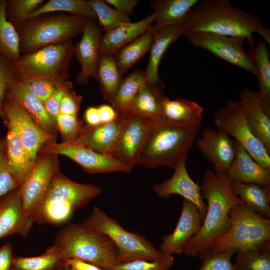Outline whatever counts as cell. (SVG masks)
Here are the masks:
<instances>
[{
	"label": "cell",
	"mask_w": 270,
	"mask_h": 270,
	"mask_svg": "<svg viewBox=\"0 0 270 270\" xmlns=\"http://www.w3.org/2000/svg\"><path fill=\"white\" fill-rule=\"evenodd\" d=\"M200 128V126L176 125L162 118L152 121L138 165L150 168H174L182 161H186Z\"/></svg>",
	"instance_id": "cell-3"
},
{
	"label": "cell",
	"mask_w": 270,
	"mask_h": 270,
	"mask_svg": "<svg viewBox=\"0 0 270 270\" xmlns=\"http://www.w3.org/2000/svg\"><path fill=\"white\" fill-rule=\"evenodd\" d=\"M102 124L114 122L118 117V113L114 108L108 104H102L98 107Z\"/></svg>",
	"instance_id": "cell-52"
},
{
	"label": "cell",
	"mask_w": 270,
	"mask_h": 270,
	"mask_svg": "<svg viewBox=\"0 0 270 270\" xmlns=\"http://www.w3.org/2000/svg\"><path fill=\"white\" fill-rule=\"evenodd\" d=\"M42 154L66 156L90 174L122 172L128 173L132 168L114 157L100 154L72 141L56 143L50 142L40 149Z\"/></svg>",
	"instance_id": "cell-12"
},
{
	"label": "cell",
	"mask_w": 270,
	"mask_h": 270,
	"mask_svg": "<svg viewBox=\"0 0 270 270\" xmlns=\"http://www.w3.org/2000/svg\"><path fill=\"white\" fill-rule=\"evenodd\" d=\"M106 2L119 12L129 16L133 13L139 2L136 0H106Z\"/></svg>",
	"instance_id": "cell-51"
},
{
	"label": "cell",
	"mask_w": 270,
	"mask_h": 270,
	"mask_svg": "<svg viewBox=\"0 0 270 270\" xmlns=\"http://www.w3.org/2000/svg\"><path fill=\"white\" fill-rule=\"evenodd\" d=\"M234 194L262 216L270 217V186L232 181Z\"/></svg>",
	"instance_id": "cell-31"
},
{
	"label": "cell",
	"mask_w": 270,
	"mask_h": 270,
	"mask_svg": "<svg viewBox=\"0 0 270 270\" xmlns=\"http://www.w3.org/2000/svg\"><path fill=\"white\" fill-rule=\"evenodd\" d=\"M146 81L145 72L136 70L123 78L110 101L118 113L128 112L139 90Z\"/></svg>",
	"instance_id": "cell-33"
},
{
	"label": "cell",
	"mask_w": 270,
	"mask_h": 270,
	"mask_svg": "<svg viewBox=\"0 0 270 270\" xmlns=\"http://www.w3.org/2000/svg\"><path fill=\"white\" fill-rule=\"evenodd\" d=\"M16 78L12 61L0 55V118L6 125V119L4 110V104L8 90Z\"/></svg>",
	"instance_id": "cell-42"
},
{
	"label": "cell",
	"mask_w": 270,
	"mask_h": 270,
	"mask_svg": "<svg viewBox=\"0 0 270 270\" xmlns=\"http://www.w3.org/2000/svg\"><path fill=\"white\" fill-rule=\"evenodd\" d=\"M256 67L260 96L266 103L270 104V60L269 50L265 42L260 40L256 46L250 48Z\"/></svg>",
	"instance_id": "cell-36"
},
{
	"label": "cell",
	"mask_w": 270,
	"mask_h": 270,
	"mask_svg": "<svg viewBox=\"0 0 270 270\" xmlns=\"http://www.w3.org/2000/svg\"><path fill=\"white\" fill-rule=\"evenodd\" d=\"M182 25L184 35L205 32L242 37L252 48L254 46L253 34L256 33L270 44V30L260 19L232 6L228 0H199Z\"/></svg>",
	"instance_id": "cell-2"
},
{
	"label": "cell",
	"mask_w": 270,
	"mask_h": 270,
	"mask_svg": "<svg viewBox=\"0 0 270 270\" xmlns=\"http://www.w3.org/2000/svg\"><path fill=\"white\" fill-rule=\"evenodd\" d=\"M82 96L74 92H66L61 100L60 114L77 116Z\"/></svg>",
	"instance_id": "cell-49"
},
{
	"label": "cell",
	"mask_w": 270,
	"mask_h": 270,
	"mask_svg": "<svg viewBox=\"0 0 270 270\" xmlns=\"http://www.w3.org/2000/svg\"><path fill=\"white\" fill-rule=\"evenodd\" d=\"M154 34V32L150 27L142 34L114 54L122 76L150 50Z\"/></svg>",
	"instance_id": "cell-32"
},
{
	"label": "cell",
	"mask_w": 270,
	"mask_h": 270,
	"mask_svg": "<svg viewBox=\"0 0 270 270\" xmlns=\"http://www.w3.org/2000/svg\"><path fill=\"white\" fill-rule=\"evenodd\" d=\"M82 32L80 40L73 48L81 66L76 79L80 85L86 84L90 77L97 79L99 48L102 36V28L91 19L86 20Z\"/></svg>",
	"instance_id": "cell-17"
},
{
	"label": "cell",
	"mask_w": 270,
	"mask_h": 270,
	"mask_svg": "<svg viewBox=\"0 0 270 270\" xmlns=\"http://www.w3.org/2000/svg\"><path fill=\"white\" fill-rule=\"evenodd\" d=\"M56 126L62 135L63 142H70L77 138L83 128L77 116L62 114L58 116Z\"/></svg>",
	"instance_id": "cell-43"
},
{
	"label": "cell",
	"mask_w": 270,
	"mask_h": 270,
	"mask_svg": "<svg viewBox=\"0 0 270 270\" xmlns=\"http://www.w3.org/2000/svg\"><path fill=\"white\" fill-rule=\"evenodd\" d=\"M234 270H270V242L237 252Z\"/></svg>",
	"instance_id": "cell-38"
},
{
	"label": "cell",
	"mask_w": 270,
	"mask_h": 270,
	"mask_svg": "<svg viewBox=\"0 0 270 270\" xmlns=\"http://www.w3.org/2000/svg\"><path fill=\"white\" fill-rule=\"evenodd\" d=\"M88 2L96 15L98 26L105 32L131 22L129 16L111 8L106 0Z\"/></svg>",
	"instance_id": "cell-40"
},
{
	"label": "cell",
	"mask_w": 270,
	"mask_h": 270,
	"mask_svg": "<svg viewBox=\"0 0 270 270\" xmlns=\"http://www.w3.org/2000/svg\"><path fill=\"white\" fill-rule=\"evenodd\" d=\"M214 122L216 128L240 144L256 162L270 168V153L252 132L238 100H228L225 106L216 112Z\"/></svg>",
	"instance_id": "cell-9"
},
{
	"label": "cell",
	"mask_w": 270,
	"mask_h": 270,
	"mask_svg": "<svg viewBox=\"0 0 270 270\" xmlns=\"http://www.w3.org/2000/svg\"><path fill=\"white\" fill-rule=\"evenodd\" d=\"M34 222L23 212L19 188L0 198V238L14 234L26 237Z\"/></svg>",
	"instance_id": "cell-21"
},
{
	"label": "cell",
	"mask_w": 270,
	"mask_h": 270,
	"mask_svg": "<svg viewBox=\"0 0 270 270\" xmlns=\"http://www.w3.org/2000/svg\"><path fill=\"white\" fill-rule=\"evenodd\" d=\"M199 0H157L152 2L155 14L154 24L151 29L156 32L162 28L182 24L190 10Z\"/></svg>",
	"instance_id": "cell-30"
},
{
	"label": "cell",
	"mask_w": 270,
	"mask_h": 270,
	"mask_svg": "<svg viewBox=\"0 0 270 270\" xmlns=\"http://www.w3.org/2000/svg\"><path fill=\"white\" fill-rule=\"evenodd\" d=\"M6 98L20 105L42 130L50 134L56 136V128L46 112L43 103L30 94L16 77L8 90Z\"/></svg>",
	"instance_id": "cell-25"
},
{
	"label": "cell",
	"mask_w": 270,
	"mask_h": 270,
	"mask_svg": "<svg viewBox=\"0 0 270 270\" xmlns=\"http://www.w3.org/2000/svg\"><path fill=\"white\" fill-rule=\"evenodd\" d=\"M4 110L6 126H11L16 131L30 158L34 162L41 148L46 142H54L56 136L42 130L20 105L10 98L5 100Z\"/></svg>",
	"instance_id": "cell-15"
},
{
	"label": "cell",
	"mask_w": 270,
	"mask_h": 270,
	"mask_svg": "<svg viewBox=\"0 0 270 270\" xmlns=\"http://www.w3.org/2000/svg\"><path fill=\"white\" fill-rule=\"evenodd\" d=\"M11 270H15L12 268Z\"/></svg>",
	"instance_id": "cell-57"
},
{
	"label": "cell",
	"mask_w": 270,
	"mask_h": 270,
	"mask_svg": "<svg viewBox=\"0 0 270 270\" xmlns=\"http://www.w3.org/2000/svg\"><path fill=\"white\" fill-rule=\"evenodd\" d=\"M84 222L107 235L114 242L118 250V264L138 260H154L163 255L144 236L126 230L116 220L96 206Z\"/></svg>",
	"instance_id": "cell-8"
},
{
	"label": "cell",
	"mask_w": 270,
	"mask_h": 270,
	"mask_svg": "<svg viewBox=\"0 0 270 270\" xmlns=\"http://www.w3.org/2000/svg\"><path fill=\"white\" fill-rule=\"evenodd\" d=\"M184 36L193 46L206 50L217 58L250 72L258 78L252 56L243 47L244 38L205 32L187 34Z\"/></svg>",
	"instance_id": "cell-11"
},
{
	"label": "cell",
	"mask_w": 270,
	"mask_h": 270,
	"mask_svg": "<svg viewBox=\"0 0 270 270\" xmlns=\"http://www.w3.org/2000/svg\"><path fill=\"white\" fill-rule=\"evenodd\" d=\"M18 80L30 94L42 103L59 89L52 82L44 80Z\"/></svg>",
	"instance_id": "cell-46"
},
{
	"label": "cell",
	"mask_w": 270,
	"mask_h": 270,
	"mask_svg": "<svg viewBox=\"0 0 270 270\" xmlns=\"http://www.w3.org/2000/svg\"><path fill=\"white\" fill-rule=\"evenodd\" d=\"M204 219L195 205L184 199L175 229L172 233L162 236L159 251L163 254H180L186 243L200 230Z\"/></svg>",
	"instance_id": "cell-18"
},
{
	"label": "cell",
	"mask_w": 270,
	"mask_h": 270,
	"mask_svg": "<svg viewBox=\"0 0 270 270\" xmlns=\"http://www.w3.org/2000/svg\"><path fill=\"white\" fill-rule=\"evenodd\" d=\"M162 118L172 124L183 126H200L203 107L184 98L170 100L166 96L162 103Z\"/></svg>",
	"instance_id": "cell-26"
},
{
	"label": "cell",
	"mask_w": 270,
	"mask_h": 270,
	"mask_svg": "<svg viewBox=\"0 0 270 270\" xmlns=\"http://www.w3.org/2000/svg\"><path fill=\"white\" fill-rule=\"evenodd\" d=\"M42 0H12L8 2V14L12 20L18 22L25 21L40 6Z\"/></svg>",
	"instance_id": "cell-44"
},
{
	"label": "cell",
	"mask_w": 270,
	"mask_h": 270,
	"mask_svg": "<svg viewBox=\"0 0 270 270\" xmlns=\"http://www.w3.org/2000/svg\"><path fill=\"white\" fill-rule=\"evenodd\" d=\"M184 35L182 24L167 26L154 32L145 72L146 82L156 83L161 80L158 70L160 60L169 46Z\"/></svg>",
	"instance_id": "cell-27"
},
{
	"label": "cell",
	"mask_w": 270,
	"mask_h": 270,
	"mask_svg": "<svg viewBox=\"0 0 270 270\" xmlns=\"http://www.w3.org/2000/svg\"><path fill=\"white\" fill-rule=\"evenodd\" d=\"M7 5V1L0 0V55L13 62L20 57V38L6 18Z\"/></svg>",
	"instance_id": "cell-35"
},
{
	"label": "cell",
	"mask_w": 270,
	"mask_h": 270,
	"mask_svg": "<svg viewBox=\"0 0 270 270\" xmlns=\"http://www.w3.org/2000/svg\"><path fill=\"white\" fill-rule=\"evenodd\" d=\"M239 98L252 132L270 153V104L265 102L258 92L248 88L240 92Z\"/></svg>",
	"instance_id": "cell-20"
},
{
	"label": "cell",
	"mask_w": 270,
	"mask_h": 270,
	"mask_svg": "<svg viewBox=\"0 0 270 270\" xmlns=\"http://www.w3.org/2000/svg\"><path fill=\"white\" fill-rule=\"evenodd\" d=\"M13 258L12 244L6 242L0 248V270H11Z\"/></svg>",
	"instance_id": "cell-50"
},
{
	"label": "cell",
	"mask_w": 270,
	"mask_h": 270,
	"mask_svg": "<svg viewBox=\"0 0 270 270\" xmlns=\"http://www.w3.org/2000/svg\"><path fill=\"white\" fill-rule=\"evenodd\" d=\"M231 226L213 242L210 253L234 254L270 242V220L256 212L242 200L229 212Z\"/></svg>",
	"instance_id": "cell-6"
},
{
	"label": "cell",
	"mask_w": 270,
	"mask_h": 270,
	"mask_svg": "<svg viewBox=\"0 0 270 270\" xmlns=\"http://www.w3.org/2000/svg\"><path fill=\"white\" fill-rule=\"evenodd\" d=\"M73 48L70 42L46 46L12 62L18 79H40L50 81L58 88L70 90L66 80V68Z\"/></svg>",
	"instance_id": "cell-7"
},
{
	"label": "cell",
	"mask_w": 270,
	"mask_h": 270,
	"mask_svg": "<svg viewBox=\"0 0 270 270\" xmlns=\"http://www.w3.org/2000/svg\"><path fill=\"white\" fill-rule=\"evenodd\" d=\"M154 20L155 14L152 12L142 20L122 24L105 32L101 40L99 57L115 54L122 47L146 32Z\"/></svg>",
	"instance_id": "cell-24"
},
{
	"label": "cell",
	"mask_w": 270,
	"mask_h": 270,
	"mask_svg": "<svg viewBox=\"0 0 270 270\" xmlns=\"http://www.w3.org/2000/svg\"><path fill=\"white\" fill-rule=\"evenodd\" d=\"M56 155L42 154L37 157L30 173L19 187L23 212L32 218L44 200L54 176L59 171Z\"/></svg>",
	"instance_id": "cell-13"
},
{
	"label": "cell",
	"mask_w": 270,
	"mask_h": 270,
	"mask_svg": "<svg viewBox=\"0 0 270 270\" xmlns=\"http://www.w3.org/2000/svg\"><path fill=\"white\" fill-rule=\"evenodd\" d=\"M56 270H74L68 265L64 264L63 262L59 265Z\"/></svg>",
	"instance_id": "cell-56"
},
{
	"label": "cell",
	"mask_w": 270,
	"mask_h": 270,
	"mask_svg": "<svg viewBox=\"0 0 270 270\" xmlns=\"http://www.w3.org/2000/svg\"><path fill=\"white\" fill-rule=\"evenodd\" d=\"M63 262L74 270H104L96 265L76 259L64 260Z\"/></svg>",
	"instance_id": "cell-53"
},
{
	"label": "cell",
	"mask_w": 270,
	"mask_h": 270,
	"mask_svg": "<svg viewBox=\"0 0 270 270\" xmlns=\"http://www.w3.org/2000/svg\"><path fill=\"white\" fill-rule=\"evenodd\" d=\"M5 138L0 137V157L5 153Z\"/></svg>",
	"instance_id": "cell-55"
},
{
	"label": "cell",
	"mask_w": 270,
	"mask_h": 270,
	"mask_svg": "<svg viewBox=\"0 0 270 270\" xmlns=\"http://www.w3.org/2000/svg\"><path fill=\"white\" fill-rule=\"evenodd\" d=\"M86 20L72 14L38 21L24 29L20 42L28 50L68 42L82 32Z\"/></svg>",
	"instance_id": "cell-10"
},
{
	"label": "cell",
	"mask_w": 270,
	"mask_h": 270,
	"mask_svg": "<svg viewBox=\"0 0 270 270\" xmlns=\"http://www.w3.org/2000/svg\"><path fill=\"white\" fill-rule=\"evenodd\" d=\"M232 180L226 172L206 170L200 185L202 198L208 202L207 210L200 230L183 248L180 254L200 258L208 254L217 238L231 226L230 208L242 200L232 189Z\"/></svg>",
	"instance_id": "cell-1"
},
{
	"label": "cell",
	"mask_w": 270,
	"mask_h": 270,
	"mask_svg": "<svg viewBox=\"0 0 270 270\" xmlns=\"http://www.w3.org/2000/svg\"><path fill=\"white\" fill-rule=\"evenodd\" d=\"M114 55L108 54L100 57L97 68V79L104 98L110 102L122 80Z\"/></svg>",
	"instance_id": "cell-34"
},
{
	"label": "cell",
	"mask_w": 270,
	"mask_h": 270,
	"mask_svg": "<svg viewBox=\"0 0 270 270\" xmlns=\"http://www.w3.org/2000/svg\"><path fill=\"white\" fill-rule=\"evenodd\" d=\"M174 169V173L170 178L154 186V192L160 198H166L172 194L182 196L194 204L204 218L207 205L202 197L200 186L192 180L188 172L186 161H182Z\"/></svg>",
	"instance_id": "cell-19"
},
{
	"label": "cell",
	"mask_w": 270,
	"mask_h": 270,
	"mask_svg": "<svg viewBox=\"0 0 270 270\" xmlns=\"http://www.w3.org/2000/svg\"><path fill=\"white\" fill-rule=\"evenodd\" d=\"M195 143L204 156L213 164V170L226 172L235 156V140L219 129L204 128Z\"/></svg>",
	"instance_id": "cell-16"
},
{
	"label": "cell",
	"mask_w": 270,
	"mask_h": 270,
	"mask_svg": "<svg viewBox=\"0 0 270 270\" xmlns=\"http://www.w3.org/2000/svg\"><path fill=\"white\" fill-rule=\"evenodd\" d=\"M63 258L53 246L42 254L33 257L14 256L12 268L15 270H56Z\"/></svg>",
	"instance_id": "cell-39"
},
{
	"label": "cell",
	"mask_w": 270,
	"mask_h": 270,
	"mask_svg": "<svg viewBox=\"0 0 270 270\" xmlns=\"http://www.w3.org/2000/svg\"><path fill=\"white\" fill-rule=\"evenodd\" d=\"M164 86L161 80L153 84L146 81L128 112L152 121L162 118V103L166 96L164 92Z\"/></svg>",
	"instance_id": "cell-28"
},
{
	"label": "cell",
	"mask_w": 270,
	"mask_h": 270,
	"mask_svg": "<svg viewBox=\"0 0 270 270\" xmlns=\"http://www.w3.org/2000/svg\"><path fill=\"white\" fill-rule=\"evenodd\" d=\"M174 260L172 256L163 254L154 260H138L118 264L111 270H170Z\"/></svg>",
	"instance_id": "cell-41"
},
{
	"label": "cell",
	"mask_w": 270,
	"mask_h": 270,
	"mask_svg": "<svg viewBox=\"0 0 270 270\" xmlns=\"http://www.w3.org/2000/svg\"><path fill=\"white\" fill-rule=\"evenodd\" d=\"M69 91L58 89L43 103L46 112L56 127V118L60 114L61 100L64 94Z\"/></svg>",
	"instance_id": "cell-48"
},
{
	"label": "cell",
	"mask_w": 270,
	"mask_h": 270,
	"mask_svg": "<svg viewBox=\"0 0 270 270\" xmlns=\"http://www.w3.org/2000/svg\"><path fill=\"white\" fill-rule=\"evenodd\" d=\"M100 194L98 186L76 182L58 172L32 218L40 224H63L74 212L85 207Z\"/></svg>",
	"instance_id": "cell-5"
},
{
	"label": "cell",
	"mask_w": 270,
	"mask_h": 270,
	"mask_svg": "<svg viewBox=\"0 0 270 270\" xmlns=\"http://www.w3.org/2000/svg\"><path fill=\"white\" fill-rule=\"evenodd\" d=\"M6 126L8 131L5 138V152L8 168L14 180L20 186L28 176L34 162L30 158L16 131L10 126Z\"/></svg>",
	"instance_id": "cell-29"
},
{
	"label": "cell",
	"mask_w": 270,
	"mask_h": 270,
	"mask_svg": "<svg viewBox=\"0 0 270 270\" xmlns=\"http://www.w3.org/2000/svg\"><path fill=\"white\" fill-rule=\"evenodd\" d=\"M63 260L76 259L111 270L118 264L117 248L106 234L82 223L66 226L56 235L52 246Z\"/></svg>",
	"instance_id": "cell-4"
},
{
	"label": "cell",
	"mask_w": 270,
	"mask_h": 270,
	"mask_svg": "<svg viewBox=\"0 0 270 270\" xmlns=\"http://www.w3.org/2000/svg\"><path fill=\"white\" fill-rule=\"evenodd\" d=\"M118 114L121 118V128L116 147L110 156L133 168L138 165L152 121L130 112Z\"/></svg>",
	"instance_id": "cell-14"
},
{
	"label": "cell",
	"mask_w": 270,
	"mask_h": 270,
	"mask_svg": "<svg viewBox=\"0 0 270 270\" xmlns=\"http://www.w3.org/2000/svg\"><path fill=\"white\" fill-rule=\"evenodd\" d=\"M66 12L73 15L94 20L96 15L88 3L85 0H50L34 10L28 19L52 12Z\"/></svg>",
	"instance_id": "cell-37"
},
{
	"label": "cell",
	"mask_w": 270,
	"mask_h": 270,
	"mask_svg": "<svg viewBox=\"0 0 270 270\" xmlns=\"http://www.w3.org/2000/svg\"><path fill=\"white\" fill-rule=\"evenodd\" d=\"M85 119L87 125L96 126L102 124L98 108L91 106L88 108L85 112Z\"/></svg>",
	"instance_id": "cell-54"
},
{
	"label": "cell",
	"mask_w": 270,
	"mask_h": 270,
	"mask_svg": "<svg viewBox=\"0 0 270 270\" xmlns=\"http://www.w3.org/2000/svg\"><path fill=\"white\" fill-rule=\"evenodd\" d=\"M234 252L210 253L200 258L202 266L198 270H234L231 262Z\"/></svg>",
	"instance_id": "cell-45"
},
{
	"label": "cell",
	"mask_w": 270,
	"mask_h": 270,
	"mask_svg": "<svg viewBox=\"0 0 270 270\" xmlns=\"http://www.w3.org/2000/svg\"><path fill=\"white\" fill-rule=\"evenodd\" d=\"M19 187L10 172L5 152L0 157V198Z\"/></svg>",
	"instance_id": "cell-47"
},
{
	"label": "cell",
	"mask_w": 270,
	"mask_h": 270,
	"mask_svg": "<svg viewBox=\"0 0 270 270\" xmlns=\"http://www.w3.org/2000/svg\"><path fill=\"white\" fill-rule=\"evenodd\" d=\"M234 159L226 172L232 181L270 186V168L256 162L245 148L235 141Z\"/></svg>",
	"instance_id": "cell-22"
},
{
	"label": "cell",
	"mask_w": 270,
	"mask_h": 270,
	"mask_svg": "<svg viewBox=\"0 0 270 270\" xmlns=\"http://www.w3.org/2000/svg\"><path fill=\"white\" fill-rule=\"evenodd\" d=\"M121 118L118 113L116 120L96 126H83L79 136L72 142L96 152L110 156L120 132Z\"/></svg>",
	"instance_id": "cell-23"
}]
</instances>
